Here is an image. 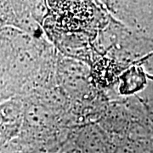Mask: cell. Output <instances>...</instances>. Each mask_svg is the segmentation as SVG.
I'll return each instance as SVG.
<instances>
[{
	"label": "cell",
	"instance_id": "cell-1",
	"mask_svg": "<svg viewBox=\"0 0 153 153\" xmlns=\"http://www.w3.org/2000/svg\"><path fill=\"white\" fill-rule=\"evenodd\" d=\"M62 28L73 31L90 21L93 10L87 2H49Z\"/></svg>",
	"mask_w": 153,
	"mask_h": 153
},
{
	"label": "cell",
	"instance_id": "cell-2",
	"mask_svg": "<svg viewBox=\"0 0 153 153\" xmlns=\"http://www.w3.org/2000/svg\"><path fill=\"white\" fill-rule=\"evenodd\" d=\"M124 79V92L134 93V91L141 89L146 82V75L140 67H133L125 74Z\"/></svg>",
	"mask_w": 153,
	"mask_h": 153
}]
</instances>
